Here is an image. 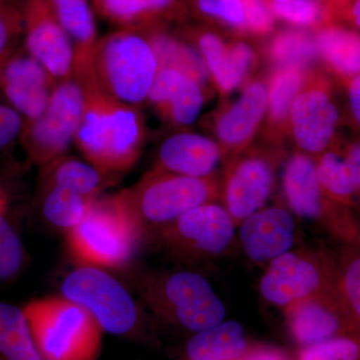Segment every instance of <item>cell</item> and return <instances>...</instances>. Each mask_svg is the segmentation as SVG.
<instances>
[{
  "instance_id": "8d00e7d4",
  "label": "cell",
  "mask_w": 360,
  "mask_h": 360,
  "mask_svg": "<svg viewBox=\"0 0 360 360\" xmlns=\"http://www.w3.org/2000/svg\"><path fill=\"white\" fill-rule=\"evenodd\" d=\"M23 35L22 6L18 0H0V58L16 49Z\"/></svg>"
},
{
  "instance_id": "5b68a950",
  "label": "cell",
  "mask_w": 360,
  "mask_h": 360,
  "mask_svg": "<svg viewBox=\"0 0 360 360\" xmlns=\"http://www.w3.org/2000/svg\"><path fill=\"white\" fill-rule=\"evenodd\" d=\"M220 193L221 184L214 175L184 176L155 168L122 191L146 229H161L193 208L215 202Z\"/></svg>"
},
{
  "instance_id": "836d02e7",
  "label": "cell",
  "mask_w": 360,
  "mask_h": 360,
  "mask_svg": "<svg viewBox=\"0 0 360 360\" xmlns=\"http://www.w3.org/2000/svg\"><path fill=\"white\" fill-rule=\"evenodd\" d=\"M6 210H0V283L13 281L25 264V251L22 241L6 217Z\"/></svg>"
},
{
  "instance_id": "7dc6e473",
  "label": "cell",
  "mask_w": 360,
  "mask_h": 360,
  "mask_svg": "<svg viewBox=\"0 0 360 360\" xmlns=\"http://www.w3.org/2000/svg\"><path fill=\"white\" fill-rule=\"evenodd\" d=\"M356 243H359V245L360 246V226H359V238H357Z\"/></svg>"
},
{
  "instance_id": "4dcf8cb0",
  "label": "cell",
  "mask_w": 360,
  "mask_h": 360,
  "mask_svg": "<svg viewBox=\"0 0 360 360\" xmlns=\"http://www.w3.org/2000/svg\"><path fill=\"white\" fill-rule=\"evenodd\" d=\"M316 172L322 188L331 200L352 208L356 203L352 174L338 143L316 160Z\"/></svg>"
},
{
  "instance_id": "74e56055",
  "label": "cell",
  "mask_w": 360,
  "mask_h": 360,
  "mask_svg": "<svg viewBox=\"0 0 360 360\" xmlns=\"http://www.w3.org/2000/svg\"><path fill=\"white\" fill-rule=\"evenodd\" d=\"M195 6L203 15L245 28V11L240 0H195Z\"/></svg>"
},
{
  "instance_id": "f546056e",
  "label": "cell",
  "mask_w": 360,
  "mask_h": 360,
  "mask_svg": "<svg viewBox=\"0 0 360 360\" xmlns=\"http://www.w3.org/2000/svg\"><path fill=\"white\" fill-rule=\"evenodd\" d=\"M307 77L298 66H281L272 75L269 86V117L274 127L283 129L290 122L291 106Z\"/></svg>"
},
{
  "instance_id": "7bdbcfd3",
  "label": "cell",
  "mask_w": 360,
  "mask_h": 360,
  "mask_svg": "<svg viewBox=\"0 0 360 360\" xmlns=\"http://www.w3.org/2000/svg\"><path fill=\"white\" fill-rule=\"evenodd\" d=\"M329 11L340 16L347 18L348 11L354 0H328Z\"/></svg>"
},
{
  "instance_id": "e575fe53",
  "label": "cell",
  "mask_w": 360,
  "mask_h": 360,
  "mask_svg": "<svg viewBox=\"0 0 360 360\" xmlns=\"http://www.w3.org/2000/svg\"><path fill=\"white\" fill-rule=\"evenodd\" d=\"M297 360H360V338L343 335L302 348Z\"/></svg>"
},
{
  "instance_id": "52a82bcc",
  "label": "cell",
  "mask_w": 360,
  "mask_h": 360,
  "mask_svg": "<svg viewBox=\"0 0 360 360\" xmlns=\"http://www.w3.org/2000/svg\"><path fill=\"white\" fill-rule=\"evenodd\" d=\"M338 262L323 250H290L271 260L260 279L266 302L286 307L338 286Z\"/></svg>"
},
{
  "instance_id": "bcb514c9",
  "label": "cell",
  "mask_w": 360,
  "mask_h": 360,
  "mask_svg": "<svg viewBox=\"0 0 360 360\" xmlns=\"http://www.w3.org/2000/svg\"><path fill=\"white\" fill-rule=\"evenodd\" d=\"M271 4H281V2L288 1V0H270Z\"/></svg>"
},
{
  "instance_id": "cb8c5ba5",
  "label": "cell",
  "mask_w": 360,
  "mask_h": 360,
  "mask_svg": "<svg viewBox=\"0 0 360 360\" xmlns=\"http://www.w3.org/2000/svg\"><path fill=\"white\" fill-rule=\"evenodd\" d=\"M243 326L236 321H222L198 331L187 342L186 360H236L250 347Z\"/></svg>"
},
{
  "instance_id": "d6986e66",
  "label": "cell",
  "mask_w": 360,
  "mask_h": 360,
  "mask_svg": "<svg viewBox=\"0 0 360 360\" xmlns=\"http://www.w3.org/2000/svg\"><path fill=\"white\" fill-rule=\"evenodd\" d=\"M224 156L219 142L194 132L167 137L158 149L155 169L191 177H210Z\"/></svg>"
},
{
  "instance_id": "9a60e30c",
  "label": "cell",
  "mask_w": 360,
  "mask_h": 360,
  "mask_svg": "<svg viewBox=\"0 0 360 360\" xmlns=\"http://www.w3.org/2000/svg\"><path fill=\"white\" fill-rule=\"evenodd\" d=\"M56 84L25 47H16L0 58V98L18 111L25 123L44 113Z\"/></svg>"
},
{
  "instance_id": "d590c367",
  "label": "cell",
  "mask_w": 360,
  "mask_h": 360,
  "mask_svg": "<svg viewBox=\"0 0 360 360\" xmlns=\"http://www.w3.org/2000/svg\"><path fill=\"white\" fill-rule=\"evenodd\" d=\"M270 8L274 16L296 25H316L326 15L319 0H288L281 4H271Z\"/></svg>"
},
{
  "instance_id": "83f0119b",
  "label": "cell",
  "mask_w": 360,
  "mask_h": 360,
  "mask_svg": "<svg viewBox=\"0 0 360 360\" xmlns=\"http://www.w3.org/2000/svg\"><path fill=\"white\" fill-rule=\"evenodd\" d=\"M153 45L160 68H172L205 84L210 77L200 54L181 40L175 39L158 26L141 30Z\"/></svg>"
},
{
  "instance_id": "b9f144b4",
  "label": "cell",
  "mask_w": 360,
  "mask_h": 360,
  "mask_svg": "<svg viewBox=\"0 0 360 360\" xmlns=\"http://www.w3.org/2000/svg\"><path fill=\"white\" fill-rule=\"evenodd\" d=\"M345 84L350 118L360 132V75L350 78Z\"/></svg>"
},
{
  "instance_id": "ab89813d",
  "label": "cell",
  "mask_w": 360,
  "mask_h": 360,
  "mask_svg": "<svg viewBox=\"0 0 360 360\" xmlns=\"http://www.w3.org/2000/svg\"><path fill=\"white\" fill-rule=\"evenodd\" d=\"M25 124L22 116L0 98V150L20 139Z\"/></svg>"
},
{
  "instance_id": "60d3db41",
  "label": "cell",
  "mask_w": 360,
  "mask_h": 360,
  "mask_svg": "<svg viewBox=\"0 0 360 360\" xmlns=\"http://www.w3.org/2000/svg\"><path fill=\"white\" fill-rule=\"evenodd\" d=\"M290 359L283 349L272 345H252L236 360H284Z\"/></svg>"
},
{
  "instance_id": "ffe728a7",
  "label": "cell",
  "mask_w": 360,
  "mask_h": 360,
  "mask_svg": "<svg viewBox=\"0 0 360 360\" xmlns=\"http://www.w3.org/2000/svg\"><path fill=\"white\" fill-rule=\"evenodd\" d=\"M146 103L174 125L193 124L205 103L202 84L179 70L160 68Z\"/></svg>"
},
{
  "instance_id": "7a4b0ae2",
  "label": "cell",
  "mask_w": 360,
  "mask_h": 360,
  "mask_svg": "<svg viewBox=\"0 0 360 360\" xmlns=\"http://www.w3.org/2000/svg\"><path fill=\"white\" fill-rule=\"evenodd\" d=\"M144 232L122 193L97 198L84 219L68 231V250L79 265L120 269L134 257Z\"/></svg>"
},
{
  "instance_id": "f1b7e54d",
  "label": "cell",
  "mask_w": 360,
  "mask_h": 360,
  "mask_svg": "<svg viewBox=\"0 0 360 360\" xmlns=\"http://www.w3.org/2000/svg\"><path fill=\"white\" fill-rule=\"evenodd\" d=\"M96 198L63 187H41L42 213L49 224L68 231L84 219Z\"/></svg>"
},
{
  "instance_id": "7402d4cb",
  "label": "cell",
  "mask_w": 360,
  "mask_h": 360,
  "mask_svg": "<svg viewBox=\"0 0 360 360\" xmlns=\"http://www.w3.org/2000/svg\"><path fill=\"white\" fill-rule=\"evenodd\" d=\"M196 45L208 75L222 94L238 89L252 66V49L243 41L226 45L219 35L210 32H198Z\"/></svg>"
},
{
  "instance_id": "f6af8a7d",
  "label": "cell",
  "mask_w": 360,
  "mask_h": 360,
  "mask_svg": "<svg viewBox=\"0 0 360 360\" xmlns=\"http://www.w3.org/2000/svg\"><path fill=\"white\" fill-rule=\"evenodd\" d=\"M0 210H6V198L1 187H0Z\"/></svg>"
},
{
  "instance_id": "277c9868",
  "label": "cell",
  "mask_w": 360,
  "mask_h": 360,
  "mask_svg": "<svg viewBox=\"0 0 360 360\" xmlns=\"http://www.w3.org/2000/svg\"><path fill=\"white\" fill-rule=\"evenodd\" d=\"M22 309L45 360H96L101 354L103 329L65 296L37 298Z\"/></svg>"
},
{
  "instance_id": "d6a6232c",
  "label": "cell",
  "mask_w": 360,
  "mask_h": 360,
  "mask_svg": "<svg viewBox=\"0 0 360 360\" xmlns=\"http://www.w3.org/2000/svg\"><path fill=\"white\" fill-rule=\"evenodd\" d=\"M270 56L281 66L303 68L319 56L316 37L303 30H286L272 41Z\"/></svg>"
},
{
  "instance_id": "3957f363",
  "label": "cell",
  "mask_w": 360,
  "mask_h": 360,
  "mask_svg": "<svg viewBox=\"0 0 360 360\" xmlns=\"http://www.w3.org/2000/svg\"><path fill=\"white\" fill-rule=\"evenodd\" d=\"M158 71L160 63L146 35L141 30H118L97 42L90 84L120 103L141 108Z\"/></svg>"
},
{
  "instance_id": "603a6c76",
  "label": "cell",
  "mask_w": 360,
  "mask_h": 360,
  "mask_svg": "<svg viewBox=\"0 0 360 360\" xmlns=\"http://www.w3.org/2000/svg\"><path fill=\"white\" fill-rule=\"evenodd\" d=\"M181 0H92L99 15L118 30H143L174 14Z\"/></svg>"
},
{
  "instance_id": "1f68e13d",
  "label": "cell",
  "mask_w": 360,
  "mask_h": 360,
  "mask_svg": "<svg viewBox=\"0 0 360 360\" xmlns=\"http://www.w3.org/2000/svg\"><path fill=\"white\" fill-rule=\"evenodd\" d=\"M338 264V293L360 338V246L345 251Z\"/></svg>"
},
{
  "instance_id": "8992f818",
  "label": "cell",
  "mask_w": 360,
  "mask_h": 360,
  "mask_svg": "<svg viewBox=\"0 0 360 360\" xmlns=\"http://www.w3.org/2000/svg\"><path fill=\"white\" fill-rule=\"evenodd\" d=\"M143 295L161 316L193 333L217 326L226 315L224 303L207 279L193 271L149 277Z\"/></svg>"
},
{
  "instance_id": "484cf974",
  "label": "cell",
  "mask_w": 360,
  "mask_h": 360,
  "mask_svg": "<svg viewBox=\"0 0 360 360\" xmlns=\"http://www.w3.org/2000/svg\"><path fill=\"white\" fill-rule=\"evenodd\" d=\"M106 176L90 163L61 156L42 167L41 187L58 186L96 198L106 184Z\"/></svg>"
},
{
  "instance_id": "e0dca14e",
  "label": "cell",
  "mask_w": 360,
  "mask_h": 360,
  "mask_svg": "<svg viewBox=\"0 0 360 360\" xmlns=\"http://www.w3.org/2000/svg\"><path fill=\"white\" fill-rule=\"evenodd\" d=\"M239 225L241 245L252 262H271L295 245V219L283 207L262 208Z\"/></svg>"
},
{
  "instance_id": "d4e9b609",
  "label": "cell",
  "mask_w": 360,
  "mask_h": 360,
  "mask_svg": "<svg viewBox=\"0 0 360 360\" xmlns=\"http://www.w3.org/2000/svg\"><path fill=\"white\" fill-rule=\"evenodd\" d=\"M315 37L319 56L343 84L360 75L359 32L329 23Z\"/></svg>"
},
{
  "instance_id": "4316f807",
  "label": "cell",
  "mask_w": 360,
  "mask_h": 360,
  "mask_svg": "<svg viewBox=\"0 0 360 360\" xmlns=\"http://www.w3.org/2000/svg\"><path fill=\"white\" fill-rule=\"evenodd\" d=\"M0 357L4 360H45L23 309L4 302H0Z\"/></svg>"
},
{
  "instance_id": "5bb4252c",
  "label": "cell",
  "mask_w": 360,
  "mask_h": 360,
  "mask_svg": "<svg viewBox=\"0 0 360 360\" xmlns=\"http://www.w3.org/2000/svg\"><path fill=\"white\" fill-rule=\"evenodd\" d=\"M22 13L25 51L44 66L56 84L73 78L72 45L49 0H26Z\"/></svg>"
},
{
  "instance_id": "7c38bea8",
  "label": "cell",
  "mask_w": 360,
  "mask_h": 360,
  "mask_svg": "<svg viewBox=\"0 0 360 360\" xmlns=\"http://www.w3.org/2000/svg\"><path fill=\"white\" fill-rule=\"evenodd\" d=\"M236 222L224 206L206 203L160 229L161 240L174 255L207 259L224 255L233 243Z\"/></svg>"
},
{
  "instance_id": "6da1fadb",
  "label": "cell",
  "mask_w": 360,
  "mask_h": 360,
  "mask_svg": "<svg viewBox=\"0 0 360 360\" xmlns=\"http://www.w3.org/2000/svg\"><path fill=\"white\" fill-rule=\"evenodd\" d=\"M84 105L75 143L101 174L127 172L141 158L146 127L141 108L116 101L96 84L84 85Z\"/></svg>"
},
{
  "instance_id": "ac0fdd59",
  "label": "cell",
  "mask_w": 360,
  "mask_h": 360,
  "mask_svg": "<svg viewBox=\"0 0 360 360\" xmlns=\"http://www.w3.org/2000/svg\"><path fill=\"white\" fill-rule=\"evenodd\" d=\"M269 108V87L253 82L236 103L215 118L214 130L222 150L238 155L248 148Z\"/></svg>"
},
{
  "instance_id": "ba28073f",
  "label": "cell",
  "mask_w": 360,
  "mask_h": 360,
  "mask_svg": "<svg viewBox=\"0 0 360 360\" xmlns=\"http://www.w3.org/2000/svg\"><path fill=\"white\" fill-rule=\"evenodd\" d=\"M84 105V89L75 78L54 85L46 108L25 123L21 143L28 160L44 167L65 155L75 141Z\"/></svg>"
},
{
  "instance_id": "8fae6325",
  "label": "cell",
  "mask_w": 360,
  "mask_h": 360,
  "mask_svg": "<svg viewBox=\"0 0 360 360\" xmlns=\"http://www.w3.org/2000/svg\"><path fill=\"white\" fill-rule=\"evenodd\" d=\"M340 120L330 82L321 75L307 77L290 115L293 139L302 153L316 161L333 148Z\"/></svg>"
},
{
  "instance_id": "44dd1931",
  "label": "cell",
  "mask_w": 360,
  "mask_h": 360,
  "mask_svg": "<svg viewBox=\"0 0 360 360\" xmlns=\"http://www.w3.org/2000/svg\"><path fill=\"white\" fill-rule=\"evenodd\" d=\"M70 39L75 56L73 78L80 84L92 82V59L97 42L96 20L89 0H49Z\"/></svg>"
},
{
  "instance_id": "4fadbf2b",
  "label": "cell",
  "mask_w": 360,
  "mask_h": 360,
  "mask_svg": "<svg viewBox=\"0 0 360 360\" xmlns=\"http://www.w3.org/2000/svg\"><path fill=\"white\" fill-rule=\"evenodd\" d=\"M276 167V158L262 151L245 150L229 161L220 195L236 225L262 210L269 200Z\"/></svg>"
},
{
  "instance_id": "ee69618b",
  "label": "cell",
  "mask_w": 360,
  "mask_h": 360,
  "mask_svg": "<svg viewBox=\"0 0 360 360\" xmlns=\"http://www.w3.org/2000/svg\"><path fill=\"white\" fill-rule=\"evenodd\" d=\"M347 18L360 30V0H354L348 11Z\"/></svg>"
},
{
  "instance_id": "30bf717a",
  "label": "cell",
  "mask_w": 360,
  "mask_h": 360,
  "mask_svg": "<svg viewBox=\"0 0 360 360\" xmlns=\"http://www.w3.org/2000/svg\"><path fill=\"white\" fill-rule=\"evenodd\" d=\"M61 292L86 309L105 333L127 335L139 321V310L131 296L103 269L79 265L65 277Z\"/></svg>"
},
{
  "instance_id": "9c48e42d",
  "label": "cell",
  "mask_w": 360,
  "mask_h": 360,
  "mask_svg": "<svg viewBox=\"0 0 360 360\" xmlns=\"http://www.w3.org/2000/svg\"><path fill=\"white\" fill-rule=\"evenodd\" d=\"M283 191L291 210L319 222L335 238L349 245L356 243L359 225L352 208L331 200L317 176L316 161L302 151L295 153L283 174Z\"/></svg>"
},
{
  "instance_id": "2e32d148",
  "label": "cell",
  "mask_w": 360,
  "mask_h": 360,
  "mask_svg": "<svg viewBox=\"0 0 360 360\" xmlns=\"http://www.w3.org/2000/svg\"><path fill=\"white\" fill-rule=\"evenodd\" d=\"M288 330L302 348L343 335H356L338 286L284 309Z\"/></svg>"
},
{
  "instance_id": "f35d334b",
  "label": "cell",
  "mask_w": 360,
  "mask_h": 360,
  "mask_svg": "<svg viewBox=\"0 0 360 360\" xmlns=\"http://www.w3.org/2000/svg\"><path fill=\"white\" fill-rule=\"evenodd\" d=\"M245 15V28L265 33L274 25V13L267 0H240Z\"/></svg>"
}]
</instances>
